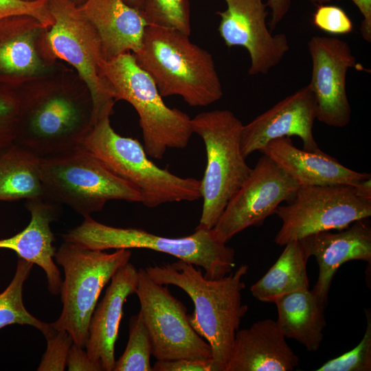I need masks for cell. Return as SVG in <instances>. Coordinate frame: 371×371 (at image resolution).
Segmentation results:
<instances>
[{
	"instance_id": "cell-22",
	"label": "cell",
	"mask_w": 371,
	"mask_h": 371,
	"mask_svg": "<svg viewBox=\"0 0 371 371\" xmlns=\"http://www.w3.org/2000/svg\"><path fill=\"white\" fill-rule=\"evenodd\" d=\"M300 186L345 184L354 186L371 177L345 167L322 150L312 152L295 146L289 137L273 139L260 150Z\"/></svg>"
},
{
	"instance_id": "cell-24",
	"label": "cell",
	"mask_w": 371,
	"mask_h": 371,
	"mask_svg": "<svg viewBox=\"0 0 371 371\" xmlns=\"http://www.w3.org/2000/svg\"><path fill=\"white\" fill-rule=\"evenodd\" d=\"M274 303L276 321L284 337L298 341L309 352H316L324 338L326 306L309 289L286 294Z\"/></svg>"
},
{
	"instance_id": "cell-34",
	"label": "cell",
	"mask_w": 371,
	"mask_h": 371,
	"mask_svg": "<svg viewBox=\"0 0 371 371\" xmlns=\"http://www.w3.org/2000/svg\"><path fill=\"white\" fill-rule=\"evenodd\" d=\"M48 0L25 2L20 0H0V19L14 15H28L49 27L54 23L47 4Z\"/></svg>"
},
{
	"instance_id": "cell-32",
	"label": "cell",
	"mask_w": 371,
	"mask_h": 371,
	"mask_svg": "<svg viewBox=\"0 0 371 371\" xmlns=\"http://www.w3.org/2000/svg\"><path fill=\"white\" fill-rule=\"evenodd\" d=\"M45 339L47 340V348L37 370H65L69 353L74 344L71 336L65 330H55Z\"/></svg>"
},
{
	"instance_id": "cell-1",
	"label": "cell",
	"mask_w": 371,
	"mask_h": 371,
	"mask_svg": "<svg viewBox=\"0 0 371 371\" xmlns=\"http://www.w3.org/2000/svg\"><path fill=\"white\" fill-rule=\"evenodd\" d=\"M14 143L41 157L80 146L94 124L89 89L70 66L23 86Z\"/></svg>"
},
{
	"instance_id": "cell-17",
	"label": "cell",
	"mask_w": 371,
	"mask_h": 371,
	"mask_svg": "<svg viewBox=\"0 0 371 371\" xmlns=\"http://www.w3.org/2000/svg\"><path fill=\"white\" fill-rule=\"evenodd\" d=\"M316 118V100L308 84L243 124L240 135L243 156L247 158L260 151L273 139L291 136L301 139L302 149L319 151L313 133Z\"/></svg>"
},
{
	"instance_id": "cell-30",
	"label": "cell",
	"mask_w": 371,
	"mask_h": 371,
	"mask_svg": "<svg viewBox=\"0 0 371 371\" xmlns=\"http://www.w3.org/2000/svg\"><path fill=\"white\" fill-rule=\"evenodd\" d=\"M22 102L21 87L0 84V150L16 142Z\"/></svg>"
},
{
	"instance_id": "cell-19",
	"label": "cell",
	"mask_w": 371,
	"mask_h": 371,
	"mask_svg": "<svg viewBox=\"0 0 371 371\" xmlns=\"http://www.w3.org/2000/svg\"><path fill=\"white\" fill-rule=\"evenodd\" d=\"M138 278V270L130 262L120 267L91 315L85 349L102 371L114 370L115 346L123 306L127 297L135 293Z\"/></svg>"
},
{
	"instance_id": "cell-37",
	"label": "cell",
	"mask_w": 371,
	"mask_h": 371,
	"mask_svg": "<svg viewBox=\"0 0 371 371\" xmlns=\"http://www.w3.org/2000/svg\"><path fill=\"white\" fill-rule=\"evenodd\" d=\"M267 8L271 10L269 30L272 32L287 14L291 0H267Z\"/></svg>"
},
{
	"instance_id": "cell-23",
	"label": "cell",
	"mask_w": 371,
	"mask_h": 371,
	"mask_svg": "<svg viewBox=\"0 0 371 371\" xmlns=\"http://www.w3.org/2000/svg\"><path fill=\"white\" fill-rule=\"evenodd\" d=\"M26 207L31 218L27 226L18 234L0 239V249L14 251L18 258L38 265L45 273L49 291L60 293L62 279L54 257V236L50 223L56 218L55 207L43 199L28 200Z\"/></svg>"
},
{
	"instance_id": "cell-35",
	"label": "cell",
	"mask_w": 371,
	"mask_h": 371,
	"mask_svg": "<svg viewBox=\"0 0 371 371\" xmlns=\"http://www.w3.org/2000/svg\"><path fill=\"white\" fill-rule=\"evenodd\" d=\"M153 371H213L212 359L196 360L186 358L159 361L153 366Z\"/></svg>"
},
{
	"instance_id": "cell-25",
	"label": "cell",
	"mask_w": 371,
	"mask_h": 371,
	"mask_svg": "<svg viewBox=\"0 0 371 371\" xmlns=\"http://www.w3.org/2000/svg\"><path fill=\"white\" fill-rule=\"evenodd\" d=\"M41 159L16 143L0 150V201L45 199Z\"/></svg>"
},
{
	"instance_id": "cell-31",
	"label": "cell",
	"mask_w": 371,
	"mask_h": 371,
	"mask_svg": "<svg viewBox=\"0 0 371 371\" xmlns=\"http://www.w3.org/2000/svg\"><path fill=\"white\" fill-rule=\"evenodd\" d=\"M366 329L359 344L352 350L324 363L317 371L371 370V313L366 311Z\"/></svg>"
},
{
	"instance_id": "cell-9",
	"label": "cell",
	"mask_w": 371,
	"mask_h": 371,
	"mask_svg": "<svg viewBox=\"0 0 371 371\" xmlns=\"http://www.w3.org/2000/svg\"><path fill=\"white\" fill-rule=\"evenodd\" d=\"M131 255L129 249L107 253L64 241L54 257L65 278L60 291L63 308L59 317L50 324L53 328L67 331L74 344L85 348L89 322L101 291Z\"/></svg>"
},
{
	"instance_id": "cell-21",
	"label": "cell",
	"mask_w": 371,
	"mask_h": 371,
	"mask_svg": "<svg viewBox=\"0 0 371 371\" xmlns=\"http://www.w3.org/2000/svg\"><path fill=\"white\" fill-rule=\"evenodd\" d=\"M78 9L95 30L104 60L140 51L148 26L142 11L124 0H85Z\"/></svg>"
},
{
	"instance_id": "cell-8",
	"label": "cell",
	"mask_w": 371,
	"mask_h": 371,
	"mask_svg": "<svg viewBox=\"0 0 371 371\" xmlns=\"http://www.w3.org/2000/svg\"><path fill=\"white\" fill-rule=\"evenodd\" d=\"M193 133L203 139L206 167L201 181L203 200L196 227L212 229L227 203L249 177L251 168L240 146L242 122L227 109L201 112L191 118Z\"/></svg>"
},
{
	"instance_id": "cell-40",
	"label": "cell",
	"mask_w": 371,
	"mask_h": 371,
	"mask_svg": "<svg viewBox=\"0 0 371 371\" xmlns=\"http://www.w3.org/2000/svg\"><path fill=\"white\" fill-rule=\"evenodd\" d=\"M130 6L142 11L144 0H124Z\"/></svg>"
},
{
	"instance_id": "cell-18",
	"label": "cell",
	"mask_w": 371,
	"mask_h": 371,
	"mask_svg": "<svg viewBox=\"0 0 371 371\" xmlns=\"http://www.w3.org/2000/svg\"><path fill=\"white\" fill-rule=\"evenodd\" d=\"M368 218L355 221L337 232H319L299 240L306 257L316 259L319 274L312 291L325 306L333 278L339 267L356 260L371 264V226Z\"/></svg>"
},
{
	"instance_id": "cell-10",
	"label": "cell",
	"mask_w": 371,
	"mask_h": 371,
	"mask_svg": "<svg viewBox=\"0 0 371 371\" xmlns=\"http://www.w3.org/2000/svg\"><path fill=\"white\" fill-rule=\"evenodd\" d=\"M275 214L282 227L274 242L284 246L319 232L340 230L371 216V200L358 196L345 184L300 186L286 205Z\"/></svg>"
},
{
	"instance_id": "cell-28",
	"label": "cell",
	"mask_w": 371,
	"mask_h": 371,
	"mask_svg": "<svg viewBox=\"0 0 371 371\" xmlns=\"http://www.w3.org/2000/svg\"><path fill=\"white\" fill-rule=\"evenodd\" d=\"M152 344L148 328L139 312L129 319L128 340L113 371H153L150 365Z\"/></svg>"
},
{
	"instance_id": "cell-13",
	"label": "cell",
	"mask_w": 371,
	"mask_h": 371,
	"mask_svg": "<svg viewBox=\"0 0 371 371\" xmlns=\"http://www.w3.org/2000/svg\"><path fill=\"white\" fill-rule=\"evenodd\" d=\"M299 186L275 161L262 155L227 203L215 226V237L227 243L251 226H259L283 201L289 202Z\"/></svg>"
},
{
	"instance_id": "cell-14",
	"label": "cell",
	"mask_w": 371,
	"mask_h": 371,
	"mask_svg": "<svg viewBox=\"0 0 371 371\" xmlns=\"http://www.w3.org/2000/svg\"><path fill=\"white\" fill-rule=\"evenodd\" d=\"M47 28L28 15L0 19V84L21 87L68 66L49 50Z\"/></svg>"
},
{
	"instance_id": "cell-38",
	"label": "cell",
	"mask_w": 371,
	"mask_h": 371,
	"mask_svg": "<svg viewBox=\"0 0 371 371\" xmlns=\"http://www.w3.org/2000/svg\"><path fill=\"white\" fill-rule=\"evenodd\" d=\"M340 1V0H338ZM357 7L362 16L360 32L362 38L371 42V0H351Z\"/></svg>"
},
{
	"instance_id": "cell-29",
	"label": "cell",
	"mask_w": 371,
	"mask_h": 371,
	"mask_svg": "<svg viewBox=\"0 0 371 371\" xmlns=\"http://www.w3.org/2000/svg\"><path fill=\"white\" fill-rule=\"evenodd\" d=\"M189 0H144L142 14L148 26L174 29L191 34Z\"/></svg>"
},
{
	"instance_id": "cell-26",
	"label": "cell",
	"mask_w": 371,
	"mask_h": 371,
	"mask_svg": "<svg viewBox=\"0 0 371 371\" xmlns=\"http://www.w3.org/2000/svg\"><path fill=\"white\" fill-rule=\"evenodd\" d=\"M284 247L273 265L250 288L253 297L260 302L274 303L286 294L309 289L308 258L300 241H291Z\"/></svg>"
},
{
	"instance_id": "cell-3",
	"label": "cell",
	"mask_w": 371,
	"mask_h": 371,
	"mask_svg": "<svg viewBox=\"0 0 371 371\" xmlns=\"http://www.w3.org/2000/svg\"><path fill=\"white\" fill-rule=\"evenodd\" d=\"M133 55L163 98L179 95L191 106H205L223 96L212 54L178 30L147 26L142 47Z\"/></svg>"
},
{
	"instance_id": "cell-12",
	"label": "cell",
	"mask_w": 371,
	"mask_h": 371,
	"mask_svg": "<svg viewBox=\"0 0 371 371\" xmlns=\"http://www.w3.org/2000/svg\"><path fill=\"white\" fill-rule=\"evenodd\" d=\"M138 272L135 293L150 334L152 355L159 361L212 359V348L190 325L185 305L171 294L167 285L153 281L145 269Z\"/></svg>"
},
{
	"instance_id": "cell-2",
	"label": "cell",
	"mask_w": 371,
	"mask_h": 371,
	"mask_svg": "<svg viewBox=\"0 0 371 371\" xmlns=\"http://www.w3.org/2000/svg\"><path fill=\"white\" fill-rule=\"evenodd\" d=\"M145 270L155 282L176 286L191 298L194 310L188 315L189 322L212 348L213 371H226L236 334L248 311L241 294L249 267L242 265L218 279L205 278L199 267L181 260Z\"/></svg>"
},
{
	"instance_id": "cell-16",
	"label": "cell",
	"mask_w": 371,
	"mask_h": 371,
	"mask_svg": "<svg viewBox=\"0 0 371 371\" xmlns=\"http://www.w3.org/2000/svg\"><path fill=\"white\" fill-rule=\"evenodd\" d=\"M227 8L216 12L221 17L220 36L229 47H241L249 54L251 76L267 75L289 50L284 33L273 35L267 27V5L263 0H224Z\"/></svg>"
},
{
	"instance_id": "cell-27",
	"label": "cell",
	"mask_w": 371,
	"mask_h": 371,
	"mask_svg": "<svg viewBox=\"0 0 371 371\" xmlns=\"http://www.w3.org/2000/svg\"><path fill=\"white\" fill-rule=\"evenodd\" d=\"M33 265V263L18 258L12 280L5 289L0 293V330L12 324L28 325L37 328L47 337L55 329L50 324L39 320L29 313L23 301V284Z\"/></svg>"
},
{
	"instance_id": "cell-39",
	"label": "cell",
	"mask_w": 371,
	"mask_h": 371,
	"mask_svg": "<svg viewBox=\"0 0 371 371\" xmlns=\"http://www.w3.org/2000/svg\"><path fill=\"white\" fill-rule=\"evenodd\" d=\"M353 187L358 196L371 200V177L359 181Z\"/></svg>"
},
{
	"instance_id": "cell-7",
	"label": "cell",
	"mask_w": 371,
	"mask_h": 371,
	"mask_svg": "<svg viewBox=\"0 0 371 371\" xmlns=\"http://www.w3.org/2000/svg\"><path fill=\"white\" fill-rule=\"evenodd\" d=\"M45 199L69 205L83 217L108 201L141 203L139 191L81 146L41 157Z\"/></svg>"
},
{
	"instance_id": "cell-4",
	"label": "cell",
	"mask_w": 371,
	"mask_h": 371,
	"mask_svg": "<svg viewBox=\"0 0 371 371\" xmlns=\"http://www.w3.org/2000/svg\"><path fill=\"white\" fill-rule=\"evenodd\" d=\"M113 113V107L109 106L100 113L82 147L135 187L142 195V203L147 207L201 199L200 180L181 177L158 167L137 139L115 131L110 122Z\"/></svg>"
},
{
	"instance_id": "cell-11",
	"label": "cell",
	"mask_w": 371,
	"mask_h": 371,
	"mask_svg": "<svg viewBox=\"0 0 371 371\" xmlns=\"http://www.w3.org/2000/svg\"><path fill=\"white\" fill-rule=\"evenodd\" d=\"M47 4L54 19L45 33L48 49L56 59L74 69L87 85L95 123L100 113L115 102L100 72L99 64L104 59L100 38L72 1L48 0Z\"/></svg>"
},
{
	"instance_id": "cell-41",
	"label": "cell",
	"mask_w": 371,
	"mask_h": 371,
	"mask_svg": "<svg viewBox=\"0 0 371 371\" xmlns=\"http://www.w3.org/2000/svg\"><path fill=\"white\" fill-rule=\"evenodd\" d=\"M311 3L316 5L326 4L330 2L332 0H308Z\"/></svg>"
},
{
	"instance_id": "cell-5",
	"label": "cell",
	"mask_w": 371,
	"mask_h": 371,
	"mask_svg": "<svg viewBox=\"0 0 371 371\" xmlns=\"http://www.w3.org/2000/svg\"><path fill=\"white\" fill-rule=\"evenodd\" d=\"M100 72L114 100H125L139 115L144 148L149 157L161 159L168 148H185L194 134L191 118L168 106L150 75L130 52L100 64Z\"/></svg>"
},
{
	"instance_id": "cell-33",
	"label": "cell",
	"mask_w": 371,
	"mask_h": 371,
	"mask_svg": "<svg viewBox=\"0 0 371 371\" xmlns=\"http://www.w3.org/2000/svg\"><path fill=\"white\" fill-rule=\"evenodd\" d=\"M313 24L319 30L333 35L352 32L353 23L345 11L333 5H318L313 16Z\"/></svg>"
},
{
	"instance_id": "cell-15",
	"label": "cell",
	"mask_w": 371,
	"mask_h": 371,
	"mask_svg": "<svg viewBox=\"0 0 371 371\" xmlns=\"http://www.w3.org/2000/svg\"><path fill=\"white\" fill-rule=\"evenodd\" d=\"M312 70L308 84L317 104V120L332 127L346 126L351 106L346 77L356 58L349 44L333 36H313L308 42Z\"/></svg>"
},
{
	"instance_id": "cell-42",
	"label": "cell",
	"mask_w": 371,
	"mask_h": 371,
	"mask_svg": "<svg viewBox=\"0 0 371 371\" xmlns=\"http://www.w3.org/2000/svg\"><path fill=\"white\" fill-rule=\"evenodd\" d=\"M20 1H25V2H32V1H36L38 0H20ZM71 1L74 2L78 6L80 4H82L85 0H71Z\"/></svg>"
},
{
	"instance_id": "cell-6",
	"label": "cell",
	"mask_w": 371,
	"mask_h": 371,
	"mask_svg": "<svg viewBox=\"0 0 371 371\" xmlns=\"http://www.w3.org/2000/svg\"><path fill=\"white\" fill-rule=\"evenodd\" d=\"M84 218L80 225L62 235L65 242L90 249L137 248L167 254L201 268L209 279L222 278L235 267L234 249L218 240L212 229L196 227L189 236L170 238L142 229L107 225L90 216Z\"/></svg>"
},
{
	"instance_id": "cell-36",
	"label": "cell",
	"mask_w": 371,
	"mask_h": 371,
	"mask_svg": "<svg viewBox=\"0 0 371 371\" xmlns=\"http://www.w3.org/2000/svg\"><path fill=\"white\" fill-rule=\"evenodd\" d=\"M67 366L69 371H101L99 366L88 356L85 348L73 344L67 359Z\"/></svg>"
},
{
	"instance_id": "cell-20",
	"label": "cell",
	"mask_w": 371,
	"mask_h": 371,
	"mask_svg": "<svg viewBox=\"0 0 371 371\" xmlns=\"http://www.w3.org/2000/svg\"><path fill=\"white\" fill-rule=\"evenodd\" d=\"M299 361L277 321L265 319L237 331L226 371H291Z\"/></svg>"
}]
</instances>
